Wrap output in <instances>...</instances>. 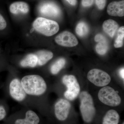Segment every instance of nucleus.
<instances>
[{"label": "nucleus", "instance_id": "1", "mask_svg": "<svg viewBox=\"0 0 124 124\" xmlns=\"http://www.w3.org/2000/svg\"><path fill=\"white\" fill-rule=\"evenodd\" d=\"M80 111L85 124H95L97 112L93 98L88 92L83 91L79 95Z\"/></svg>", "mask_w": 124, "mask_h": 124}, {"label": "nucleus", "instance_id": "2", "mask_svg": "<svg viewBox=\"0 0 124 124\" xmlns=\"http://www.w3.org/2000/svg\"><path fill=\"white\" fill-rule=\"evenodd\" d=\"M21 83L25 93L29 95H41L46 90L45 81L38 75L25 76L23 78Z\"/></svg>", "mask_w": 124, "mask_h": 124}, {"label": "nucleus", "instance_id": "3", "mask_svg": "<svg viewBox=\"0 0 124 124\" xmlns=\"http://www.w3.org/2000/svg\"><path fill=\"white\" fill-rule=\"evenodd\" d=\"M33 26L37 31L46 36L55 35L59 29L57 23L43 17L37 18L33 22Z\"/></svg>", "mask_w": 124, "mask_h": 124}, {"label": "nucleus", "instance_id": "4", "mask_svg": "<svg viewBox=\"0 0 124 124\" xmlns=\"http://www.w3.org/2000/svg\"><path fill=\"white\" fill-rule=\"evenodd\" d=\"M99 99L103 103L111 107H116L121 102V98L117 92L110 86H105L98 93Z\"/></svg>", "mask_w": 124, "mask_h": 124}, {"label": "nucleus", "instance_id": "5", "mask_svg": "<svg viewBox=\"0 0 124 124\" xmlns=\"http://www.w3.org/2000/svg\"><path fill=\"white\" fill-rule=\"evenodd\" d=\"M62 81L67 89L64 93L65 97L68 100L71 101L75 100L79 94L80 90L79 85L75 77L72 75L64 76Z\"/></svg>", "mask_w": 124, "mask_h": 124}, {"label": "nucleus", "instance_id": "6", "mask_svg": "<svg viewBox=\"0 0 124 124\" xmlns=\"http://www.w3.org/2000/svg\"><path fill=\"white\" fill-rule=\"evenodd\" d=\"M87 78L90 81L96 86H105L109 84L110 76L106 72L97 69L90 70L87 74Z\"/></svg>", "mask_w": 124, "mask_h": 124}, {"label": "nucleus", "instance_id": "7", "mask_svg": "<svg viewBox=\"0 0 124 124\" xmlns=\"http://www.w3.org/2000/svg\"><path fill=\"white\" fill-rule=\"evenodd\" d=\"M71 104L67 100L61 99L55 103L54 115L56 119L60 122L68 120L70 113Z\"/></svg>", "mask_w": 124, "mask_h": 124}, {"label": "nucleus", "instance_id": "8", "mask_svg": "<svg viewBox=\"0 0 124 124\" xmlns=\"http://www.w3.org/2000/svg\"><path fill=\"white\" fill-rule=\"evenodd\" d=\"M55 40L58 44L66 47H73L78 44L76 37L68 31H64L59 34L55 37Z\"/></svg>", "mask_w": 124, "mask_h": 124}, {"label": "nucleus", "instance_id": "9", "mask_svg": "<svg viewBox=\"0 0 124 124\" xmlns=\"http://www.w3.org/2000/svg\"><path fill=\"white\" fill-rule=\"evenodd\" d=\"M9 92L12 97L17 101H23L26 97V93L20 81L14 79L9 85Z\"/></svg>", "mask_w": 124, "mask_h": 124}, {"label": "nucleus", "instance_id": "10", "mask_svg": "<svg viewBox=\"0 0 124 124\" xmlns=\"http://www.w3.org/2000/svg\"><path fill=\"white\" fill-rule=\"evenodd\" d=\"M40 119L39 116L33 111L28 110L25 113L23 118H17L14 124H40Z\"/></svg>", "mask_w": 124, "mask_h": 124}, {"label": "nucleus", "instance_id": "11", "mask_svg": "<svg viewBox=\"0 0 124 124\" xmlns=\"http://www.w3.org/2000/svg\"><path fill=\"white\" fill-rule=\"evenodd\" d=\"M107 11L109 15L122 17L124 16V0L111 2L108 6Z\"/></svg>", "mask_w": 124, "mask_h": 124}, {"label": "nucleus", "instance_id": "12", "mask_svg": "<svg viewBox=\"0 0 124 124\" xmlns=\"http://www.w3.org/2000/svg\"><path fill=\"white\" fill-rule=\"evenodd\" d=\"M120 116L117 111L114 109L108 110L103 117L102 124H119Z\"/></svg>", "mask_w": 124, "mask_h": 124}, {"label": "nucleus", "instance_id": "13", "mask_svg": "<svg viewBox=\"0 0 124 124\" xmlns=\"http://www.w3.org/2000/svg\"><path fill=\"white\" fill-rule=\"evenodd\" d=\"M9 10L11 13L17 14L22 13H27L29 12V5L24 1H17L12 3L9 7Z\"/></svg>", "mask_w": 124, "mask_h": 124}, {"label": "nucleus", "instance_id": "14", "mask_svg": "<svg viewBox=\"0 0 124 124\" xmlns=\"http://www.w3.org/2000/svg\"><path fill=\"white\" fill-rule=\"evenodd\" d=\"M41 13L48 17H56L60 14V10L56 5L52 4L44 5L41 9Z\"/></svg>", "mask_w": 124, "mask_h": 124}, {"label": "nucleus", "instance_id": "15", "mask_svg": "<svg viewBox=\"0 0 124 124\" xmlns=\"http://www.w3.org/2000/svg\"><path fill=\"white\" fill-rule=\"evenodd\" d=\"M119 25L116 22L112 19L105 21L103 24V29L109 36L112 38L118 29Z\"/></svg>", "mask_w": 124, "mask_h": 124}, {"label": "nucleus", "instance_id": "16", "mask_svg": "<svg viewBox=\"0 0 124 124\" xmlns=\"http://www.w3.org/2000/svg\"><path fill=\"white\" fill-rule=\"evenodd\" d=\"M38 59L37 64L40 66L46 64L53 57V54L47 50H41L38 51L35 54Z\"/></svg>", "mask_w": 124, "mask_h": 124}, {"label": "nucleus", "instance_id": "17", "mask_svg": "<svg viewBox=\"0 0 124 124\" xmlns=\"http://www.w3.org/2000/svg\"><path fill=\"white\" fill-rule=\"evenodd\" d=\"M38 59L35 54H28L21 61L20 64L23 67H35L37 64Z\"/></svg>", "mask_w": 124, "mask_h": 124}, {"label": "nucleus", "instance_id": "18", "mask_svg": "<svg viewBox=\"0 0 124 124\" xmlns=\"http://www.w3.org/2000/svg\"><path fill=\"white\" fill-rule=\"evenodd\" d=\"M98 42V44L95 47L96 51L100 55L105 54L106 53L108 48V41L106 38L99 41Z\"/></svg>", "mask_w": 124, "mask_h": 124}, {"label": "nucleus", "instance_id": "19", "mask_svg": "<svg viewBox=\"0 0 124 124\" xmlns=\"http://www.w3.org/2000/svg\"><path fill=\"white\" fill-rule=\"evenodd\" d=\"M65 64L66 60L64 58H61L58 59L51 66L50 69L51 73L53 75L57 74L64 67Z\"/></svg>", "mask_w": 124, "mask_h": 124}, {"label": "nucleus", "instance_id": "20", "mask_svg": "<svg viewBox=\"0 0 124 124\" xmlns=\"http://www.w3.org/2000/svg\"><path fill=\"white\" fill-rule=\"evenodd\" d=\"M89 31L88 25L84 22L79 23L76 28L77 34L81 37H84L86 36L88 33Z\"/></svg>", "mask_w": 124, "mask_h": 124}, {"label": "nucleus", "instance_id": "21", "mask_svg": "<svg viewBox=\"0 0 124 124\" xmlns=\"http://www.w3.org/2000/svg\"><path fill=\"white\" fill-rule=\"evenodd\" d=\"M117 36L115 40L114 46L116 48L122 47L124 44V27L122 26L119 28L117 31Z\"/></svg>", "mask_w": 124, "mask_h": 124}, {"label": "nucleus", "instance_id": "22", "mask_svg": "<svg viewBox=\"0 0 124 124\" xmlns=\"http://www.w3.org/2000/svg\"><path fill=\"white\" fill-rule=\"evenodd\" d=\"M7 112L5 107L0 104V121H2L6 117Z\"/></svg>", "mask_w": 124, "mask_h": 124}, {"label": "nucleus", "instance_id": "23", "mask_svg": "<svg viewBox=\"0 0 124 124\" xmlns=\"http://www.w3.org/2000/svg\"><path fill=\"white\" fill-rule=\"evenodd\" d=\"M95 3L99 9H103L106 6V0H95Z\"/></svg>", "mask_w": 124, "mask_h": 124}, {"label": "nucleus", "instance_id": "24", "mask_svg": "<svg viewBox=\"0 0 124 124\" xmlns=\"http://www.w3.org/2000/svg\"><path fill=\"white\" fill-rule=\"evenodd\" d=\"M7 26V23L2 15L0 14V30L5 29Z\"/></svg>", "mask_w": 124, "mask_h": 124}, {"label": "nucleus", "instance_id": "25", "mask_svg": "<svg viewBox=\"0 0 124 124\" xmlns=\"http://www.w3.org/2000/svg\"><path fill=\"white\" fill-rule=\"evenodd\" d=\"M94 0H82V5L85 7H90L93 4Z\"/></svg>", "mask_w": 124, "mask_h": 124}, {"label": "nucleus", "instance_id": "26", "mask_svg": "<svg viewBox=\"0 0 124 124\" xmlns=\"http://www.w3.org/2000/svg\"><path fill=\"white\" fill-rule=\"evenodd\" d=\"M120 76L124 80V68H121L119 72Z\"/></svg>", "mask_w": 124, "mask_h": 124}, {"label": "nucleus", "instance_id": "27", "mask_svg": "<svg viewBox=\"0 0 124 124\" xmlns=\"http://www.w3.org/2000/svg\"><path fill=\"white\" fill-rule=\"evenodd\" d=\"M66 0L70 4L72 5H76L77 3V0Z\"/></svg>", "mask_w": 124, "mask_h": 124}, {"label": "nucleus", "instance_id": "28", "mask_svg": "<svg viewBox=\"0 0 124 124\" xmlns=\"http://www.w3.org/2000/svg\"><path fill=\"white\" fill-rule=\"evenodd\" d=\"M124 124V122H122V124Z\"/></svg>", "mask_w": 124, "mask_h": 124}]
</instances>
